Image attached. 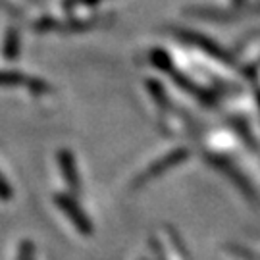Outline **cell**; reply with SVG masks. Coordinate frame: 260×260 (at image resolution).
Segmentation results:
<instances>
[{
  "label": "cell",
  "mask_w": 260,
  "mask_h": 260,
  "mask_svg": "<svg viewBox=\"0 0 260 260\" xmlns=\"http://www.w3.org/2000/svg\"><path fill=\"white\" fill-rule=\"evenodd\" d=\"M10 195H12V191H10L8 185L4 183V179L0 177V197H2V199H8Z\"/></svg>",
  "instance_id": "7a4b0ae2"
},
{
  "label": "cell",
  "mask_w": 260,
  "mask_h": 260,
  "mask_svg": "<svg viewBox=\"0 0 260 260\" xmlns=\"http://www.w3.org/2000/svg\"><path fill=\"white\" fill-rule=\"evenodd\" d=\"M60 206L64 208L66 212L70 214V218H72L75 225L79 228V232H81V233H91V223H89L87 220H85L83 214L79 212V210H77V208H75L74 205H70V201H68V199H64V197H60Z\"/></svg>",
  "instance_id": "6da1fadb"
}]
</instances>
